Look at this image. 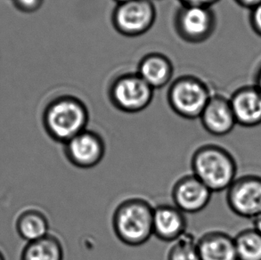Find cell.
Returning <instances> with one entry per match:
<instances>
[{"instance_id": "cell-1", "label": "cell", "mask_w": 261, "mask_h": 260, "mask_svg": "<svg viewBox=\"0 0 261 260\" xmlns=\"http://www.w3.org/2000/svg\"><path fill=\"white\" fill-rule=\"evenodd\" d=\"M88 122V106L74 95L57 96L43 111L44 129L52 140L62 144L87 129Z\"/></svg>"}, {"instance_id": "cell-2", "label": "cell", "mask_w": 261, "mask_h": 260, "mask_svg": "<svg viewBox=\"0 0 261 260\" xmlns=\"http://www.w3.org/2000/svg\"><path fill=\"white\" fill-rule=\"evenodd\" d=\"M191 169L212 193L226 191L237 176V162L227 149L215 144L198 147L191 158Z\"/></svg>"}, {"instance_id": "cell-3", "label": "cell", "mask_w": 261, "mask_h": 260, "mask_svg": "<svg viewBox=\"0 0 261 260\" xmlns=\"http://www.w3.org/2000/svg\"><path fill=\"white\" fill-rule=\"evenodd\" d=\"M154 207L144 198L133 197L121 201L113 211L112 225L118 240L125 245L141 246L153 236Z\"/></svg>"}, {"instance_id": "cell-4", "label": "cell", "mask_w": 261, "mask_h": 260, "mask_svg": "<svg viewBox=\"0 0 261 260\" xmlns=\"http://www.w3.org/2000/svg\"><path fill=\"white\" fill-rule=\"evenodd\" d=\"M212 94L208 84L194 75L176 77L170 84L167 100L170 109L186 120L200 119Z\"/></svg>"}, {"instance_id": "cell-5", "label": "cell", "mask_w": 261, "mask_h": 260, "mask_svg": "<svg viewBox=\"0 0 261 260\" xmlns=\"http://www.w3.org/2000/svg\"><path fill=\"white\" fill-rule=\"evenodd\" d=\"M154 89L137 71L115 77L108 88V98L114 108L125 113L145 111L152 102Z\"/></svg>"}, {"instance_id": "cell-6", "label": "cell", "mask_w": 261, "mask_h": 260, "mask_svg": "<svg viewBox=\"0 0 261 260\" xmlns=\"http://www.w3.org/2000/svg\"><path fill=\"white\" fill-rule=\"evenodd\" d=\"M173 25L176 35L183 41L201 44L214 34L217 16L212 7L181 5L174 16Z\"/></svg>"}, {"instance_id": "cell-7", "label": "cell", "mask_w": 261, "mask_h": 260, "mask_svg": "<svg viewBox=\"0 0 261 260\" xmlns=\"http://www.w3.org/2000/svg\"><path fill=\"white\" fill-rule=\"evenodd\" d=\"M156 15V7L152 0H130L114 7L112 24L120 35L136 38L152 29Z\"/></svg>"}, {"instance_id": "cell-8", "label": "cell", "mask_w": 261, "mask_h": 260, "mask_svg": "<svg viewBox=\"0 0 261 260\" xmlns=\"http://www.w3.org/2000/svg\"><path fill=\"white\" fill-rule=\"evenodd\" d=\"M226 200L233 214L253 220L261 214V176H237L226 190Z\"/></svg>"}, {"instance_id": "cell-9", "label": "cell", "mask_w": 261, "mask_h": 260, "mask_svg": "<svg viewBox=\"0 0 261 260\" xmlns=\"http://www.w3.org/2000/svg\"><path fill=\"white\" fill-rule=\"evenodd\" d=\"M106 144L103 137L96 131L87 129L72 137L64 144L65 158L78 169L95 168L106 155Z\"/></svg>"}, {"instance_id": "cell-10", "label": "cell", "mask_w": 261, "mask_h": 260, "mask_svg": "<svg viewBox=\"0 0 261 260\" xmlns=\"http://www.w3.org/2000/svg\"><path fill=\"white\" fill-rule=\"evenodd\" d=\"M212 194L193 173L176 180L171 191L174 205L185 214H194L203 211L212 200Z\"/></svg>"}, {"instance_id": "cell-11", "label": "cell", "mask_w": 261, "mask_h": 260, "mask_svg": "<svg viewBox=\"0 0 261 260\" xmlns=\"http://www.w3.org/2000/svg\"><path fill=\"white\" fill-rule=\"evenodd\" d=\"M228 98L237 125L244 127L261 125V92L254 84L237 88Z\"/></svg>"}, {"instance_id": "cell-12", "label": "cell", "mask_w": 261, "mask_h": 260, "mask_svg": "<svg viewBox=\"0 0 261 260\" xmlns=\"http://www.w3.org/2000/svg\"><path fill=\"white\" fill-rule=\"evenodd\" d=\"M199 120L206 132L214 137H224L233 131L237 120L225 95L213 94Z\"/></svg>"}, {"instance_id": "cell-13", "label": "cell", "mask_w": 261, "mask_h": 260, "mask_svg": "<svg viewBox=\"0 0 261 260\" xmlns=\"http://www.w3.org/2000/svg\"><path fill=\"white\" fill-rule=\"evenodd\" d=\"M187 218L183 211L172 204L154 207L152 232L158 239L173 243L187 232Z\"/></svg>"}, {"instance_id": "cell-14", "label": "cell", "mask_w": 261, "mask_h": 260, "mask_svg": "<svg viewBox=\"0 0 261 260\" xmlns=\"http://www.w3.org/2000/svg\"><path fill=\"white\" fill-rule=\"evenodd\" d=\"M137 73L154 90L162 89L172 80L174 65L165 55L152 52L142 57Z\"/></svg>"}, {"instance_id": "cell-15", "label": "cell", "mask_w": 261, "mask_h": 260, "mask_svg": "<svg viewBox=\"0 0 261 260\" xmlns=\"http://www.w3.org/2000/svg\"><path fill=\"white\" fill-rule=\"evenodd\" d=\"M201 260H238L234 238L223 231H210L198 239Z\"/></svg>"}, {"instance_id": "cell-16", "label": "cell", "mask_w": 261, "mask_h": 260, "mask_svg": "<svg viewBox=\"0 0 261 260\" xmlns=\"http://www.w3.org/2000/svg\"><path fill=\"white\" fill-rule=\"evenodd\" d=\"M16 231L21 239L31 243L50 233L49 222L42 211L37 209H29L21 212L18 217Z\"/></svg>"}, {"instance_id": "cell-17", "label": "cell", "mask_w": 261, "mask_h": 260, "mask_svg": "<svg viewBox=\"0 0 261 260\" xmlns=\"http://www.w3.org/2000/svg\"><path fill=\"white\" fill-rule=\"evenodd\" d=\"M64 250L61 240L53 233L27 243L21 260H64Z\"/></svg>"}, {"instance_id": "cell-18", "label": "cell", "mask_w": 261, "mask_h": 260, "mask_svg": "<svg viewBox=\"0 0 261 260\" xmlns=\"http://www.w3.org/2000/svg\"><path fill=\"white\" fill-rule=\"evenodd\" d=\"M233 238L238 260H261V233L254 227L242 230Z\"/></svg>"}, {"instance_id": "cell-19", "label": "cell", "mask_w": 261, "mask_h": 260, "mask_svg": "<svg viewBox=\"0 0 261 260\" xmlns=\"http://www.w3.org/2000/svg\"><path fill=\"white\" fill-rule=\"evenodd\" d=\"M197 241L192 233L186 232L173 242L167 260H201Z\"/></svg>"}, {"instance_id": "cell-20", "label": "cell", "mask_w": 261, "mask_h": 260, "mask_svg": "<svg viewBox=\"0 0 261 260\" xmlns=\"http://www.w3.org/2000/svg\"><path fill=\"white\" fill-rule=\"evenodd\" d=\"M16 10L23 14H33L42 7L45 0H12Z\"/></svg>"}, {"instance_id": "cell-21", "label": "cell", "mask_w": 261, "mask_h": 260, "mask_svg": "<svg viewBox=\"0 0 261 260\" xmlns=\"http://www.w3.org/2000/svg\"><path fill=\"white\" fill-rule=\"evenodd\" d=\"M249 21L252 31L261 38V3L250 10Z\"/></svg>"}, {"instance_id": "cell-22", "label": "cell", "mask_w": 261, "mask_h": 260, "mask_svg": "<svg viewBox=\"0 0 261 260\" xmlns=\"http://www.w3.org/2000/svg\"><path fill=\"white\" fill-rule=\"evenodd\" d=\"M181 5L185 6H202V7H212L220 0H178Z\"/></svg>"}, {"instance_id": "cell-23", "label": "cell", "mask_w": 261, "mask_h": 260, "mask_svg": "<svg viewBox=\"0 0 261 260\" xmlns=\"http://www.w3.org/2000/svg\"><path fill=\"white\" fill-rule=\"evenodd\" d=\"M234 2L240 7L251 10L253 7H257L258 4H260L261 0H234Z\"/></svg>"}, {"instance_id": "cell-24", "label": "cell", "mask_w": 261, "mask_h": 260, "mask_svg": "<svg viewBox=\"0 0 261 260\" xmlns=\"http://www.w3.org/2000/svg\"><path fill=\"white\" fill-rule=\"evenodd\" d=\"M254 85L261 92V64H259L255 73Z\"/></svg>"}, {"instance_id": "cell-25", "label": "cell", "mask_w": 261, "mask_h": 260, "mask_svg": "<svg viewBox=\"0 0 261 260\" xmlns=\"http://www.w3.org/2000/svg\"><path fill=\"white\" fill-rule=\"evenodd\" d=\"M253 227H254L259 233H261V214L253 219Z\"/></svg>"}, {"instance_id": "cell-26", "label": "cell", "mask_w": 261, "mask_h": 260, "mask_svg": "<svg viewBox=\"0 0 261 260\" xmlns=\"http://www.w3.org/2000/svg\"><path fill=\"white\" fill-rule=\"evenodd\" d=\"M115 3L118 4L124 3V2H127V1H130V0H113Z\"/></svg>"}, {"instance_id": "cell-27", "label": "cell", "mask_w": 261, "mask_h": 260, "mask_svg": "<svg viewBox=\"0 0 261 260\" xmlns=\"http://www.w3.org/2000/svg\"><path fill=\"white\" fill-rule=\"evenodd\" d=\"M0 260H6L5 259V257H4V255L2 254L1 251H0Z\"/></svg>"}]
</instances>
